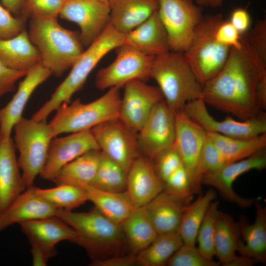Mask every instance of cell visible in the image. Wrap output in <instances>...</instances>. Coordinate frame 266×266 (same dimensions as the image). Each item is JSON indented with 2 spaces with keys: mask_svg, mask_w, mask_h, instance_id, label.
Segmentation results:
<instances>
[{
  "mask_svg": "<svg viewBox=\"0 0 266 266\" xmlns=\"http://www.w3.org/2000/svg\"><path fill=\"white\" fill-rule=\"evenodd\" d=\"M66 0H23V10L31 17L57 19Z\"/></svg>",
  "mask_w": 266,
  "mask_h": 266,
  "instance_id": "obj_43",
  "label": "cell"
},
{
  "mask_svg": "<svg viewBox=\"0 0 266 266\" xmlns=\"http://www.w3.org/2000/svg\"><path fill=\"white\" fill-rule=\"evenodd\" d=\"M52 74L41 62L31 68L19 84L10 101L0 109V137H11L15 124L22 117L24 108L33 93Z\"/></svg>",
  "mask_w": 266,
  "mask_h": 266,
  "instance_id": "obj_20",
  "label": "cell"
},
{
  "mask_svg": "<svg viewBox=\"0 0 266 266\" xmlns=\"http://www.w3.org/2000/svg\"><path fill=\"white\" fill-rule=\"evenodd\" d=\"M24 20L14 17L0 3V39L12 38L25 30Z\"/></svg>",
  "mask_w": 266,
  "mask_h": 266,
  "instance_id": "obj_45",
  "label": "cell"
},
{
  "mask_svg": "<svg viewBox=\"0 0 266 266\" xmlns=\"http://www.w3.org/2000/svg\"><path fill=\"white\" fill-rule=\"evenodd\" d=\"M175 137L173 145L185 168L194 193L199 162L206 132L181 110L175 113Z\"/></svg>",
  "mask_w": 266,
  "mask_h": 266,
  "instance_id": "obj_19",
  "label": "cell"
},
{
  "mask_svg": "<svg viewBox=\"0 0 266 266\" xmlns=\"http://www.w3.org/2000/svg\"><path fill=\"white\" fill-rule=\"evenodd\" d=\"M116 49V59L97 74L96 85L98 89L120 88L132 80L145 81L150 78L155 57L145 55L125 43Z\"/></svg>",
  "mask_w": 266,
  "mask_h": 266,
  "instance_id": "obj_10",
  "label": "cell"
},
{
  "mask_svg": "<svg viewBox=\"0 0 266 266\" xmlns=\"http://www.w3.org/2000/svg\"><path fill=\"white\" fill-rule=\"evenodd\" d=\"M163 190V183L158 176L153 163L140 155L133 163L127 172V188L134 206H144Z\"/></svg>",
  "mask_w": 266,
  "mask_h": 266,
  "instance_id": "obj_22",
  "label": "cell"
},
{
  "mask_svg": "<svg viewBox=\"0 0 266 266\" xmlns=\"http://www.w3.org/2000/svg\"><path fill=\"white\" fill-rule=\"evenodd\" d=\"M120 88L113 87L97 100L83 103L79 99L63 103L48 123L54 137L64 133L90 130L106 121L119 118Z\"/></svg>",
  "mask_w": 266,
  "mask_h": 266,
  "instance_id": "obj_5",
  "label": "cell"
},
{
  "mask_svg": "<svg viewBox=\"0 0 266 266\" xmlns=\"http://www.w3.org/2000/svg\"><path fill=\"white\" fill-rule=\"evenodd\" d=\"M188 0L193 1V0Z\"/></svg>",
  "mask_w": 266,
  "mask_h": 266,
  "instance_id": "obj_55",
  "label": "cell"
},
{
  "mask_svg": "<svg viewBox=\"0 0 266 266\" xmlns=\"http://www.w3.org/2000/svg\"><path fill=\"white\" fill-rule=\"evenodd\" d=\"M127 172L101 151L97 173L90 185L110 192H124L127 188Z\"/></svg>",
  "mask_w": 266,
  "mask_h": 266,
  "instance_id": "obj_36",
  "label": "cell"
},
{
  "mask_svg": "<svg viewBox=\"0 0 266 266\" xmlns=\"http://www.w3.org/2000/svg\"><path fill=\"white\" fill-rule=\"evenodd\" d=\"M150 78L159 85L164 100L175 113L201 98L202 85L186 62L183 53L170 51L155 57Z\"/></svg>",
  "mask_w": 266,
  "mask_h": 266,
  "instance_id": "obj_4",
  "label": "cell"
},
{
  "mask_svg": "<svg viewBox=\"0 0 266 266\" xmlns=\"http://www.w3.org/2000/svg\"><path fill=\"white\" fill-rule=\"evenodd\" d=\"M243 37L266 64V19L258 20Z\"/></svg>",
  "mask_w": 266,
  "mask_h": 266,
  "instance_id": "obj_44",
  "label": "cell"
},
{
  "mask_svg": "<svg viewBox=\"0 0 266 266\" xmlns=\"http://www.w3.org/2000/svg\"><path fill=\"white\" fill-rule=\"evenodd\" d=\"M58 209L40 196L34 185L27 187L0 213V232L15 224L56 216Z\"/></svg>",
  "mask_w": 266,
  "mask_h": 266,
  "instance_id": "obj_21",
  "label": "cell"
},
{
  "mask_svg": "<svg viewBox=\"0 0 266 266\" xmlns=\"http://www.w3.org/2000/svg\"><path fill=\"white\" fill-rule=\"evenodd\" d=\"M266 167L265 149L247 158L227 163L219 169L205 174L201 184L214 187L226 200L241 207L247 208L253 204L257 199L240 197L233 190V184L242 174L251 170H261Z\"/></svg>",
  "mask_w": 266,
  "mask_h": 266,
  "instance_id": "obj_16",
  "label": "cell"
},
{
  "mask_svg": "<svg viewBox=\"0 0 266 266\" xmlns=\"http://www.w3.org/2000/svg\"><path fill=\"white\" fill-rule=\"evenodd\" d=\"M11 137H0V213L27 188Z\"/></svg>",
  "mask_w": 266,
  "mask_h": 266,
  "instance_id": "obj_23",
  "label": "cell"
},
{
  "mask_svg": "<svg viewBox=\"0 0 266 266\" xmlns=\"http://www.w3.org/2000/svg\"><path fill=\"white\" fill-rule=\"evenodd\" d=\"M201 98L190 101L183 110L206 133H214L238 138H249L266 133V114L261 112L255 117L237 121L228 116L222 121L215 120L209 113Z\"/></svg>",
  "mask_w": 266,
  "mask_h": 266,
  "instance_id": "obj_12",
  "label": "cell"
},
{
  "mask_svg": "<svg viewBox=\"0 0 266 266\" xmlns=\"http://www.w3.org/2000/svg\"><path fill=\"white\" fill-rule=\"evenodd\" d=\"M28 35L41 63L56 76L71 67L84 51L79 34L65 29L56 19L32 17Z\"/></svg>",
  "mask_w": 266,
  "mask_h": 266,
  "instance_id": "obj_2",
  "label": "cell"
},
{
  "mask_svg": "<svg viewBox=\"0 0 266 266\" xmlns=\"http://www.w3.org/2000/svg\"><path fill=\"white\" fill-rule=\"evenodd\" d=\"M124 35V43L148 56L156 57L170 51L167 33L158 11Z\"/></svg>",
  "mask_w": 266,
  "mask_h": 266,
  "instance_id": "obj_24",
  "label": "cell"
},
{
  "mask_svg": "<svg viewBox=\"0 0 266 266\" xmlns=\"http://www.w3.org/2000/svg\"><path fill=\"white\" fill-rule=\"evenodd\" d=\"M124 87L119 118L137 133L164 97L159 87L140 80L130 81Z\"/></svg>",
  "mask_w": 266,
  "mask_h": 266,
  "instance_id": "obj_15",
  "label": "cell"
},
{
  "mask_svg": "<svg viewBox=\"0 0 266 266\" xmlns=\"http://www.w3.org/2000/svg\"><path fill=\"white\" fill-rule=\"evenodd\" d=\"M100 0L108 3V0Z\"/></svg>",
  "mask_w": 266,
  "mask_h": 266,
  "instance_id": "obj_54",
  "label": "cell"
},
{
  "mask_svg": "<svg viewBox=\"0 0 266 266\" xmlns=\"http://www.w3.org/2000/svg\"><path fill=\"white\" fill-rule=\"evenodd\" d=\"M56 217L79 234L78 245L83 247L92 258L106 247L116 246L120 239L121 225L112 221L94 207L88 212H74L58 209Z\"/></svg>",
  "mask_w": 266,
  "mask_h": 266,
  "instance_id": "obj_8",
  "label": "cell"
},
{
  "mask_svg": "<svg viewBox=\"0 0 266 266\" xmlns=\"http://www.w3.org/2000/svg\"><path fill=\"white\" fill-rule=\"evenodd\" d=\"M152 162L155 171L163 183L183 165L181 157L173 145L158 154Z\"/></svg>",
  "mask_w": 266,
  "mask_h": 266,
  "instance_id": "obj_42",
  "label": "cell"
},
{
  "mask_svg": "<svg viewBox=\"0 0 266 266\" xmlns=\"http://www.w3.org/2000/svg\"><path fill=\"white\" fill-rule=\"evenodd\" d=\"M31 253L33 266H46L49 259L40 250L35 248H31Z\"/></svg>",
  "mask_w": 266,
  "mask_h": 266,
  "instance_id": "obj_52",
  "label": "cell"
},
{
  "mask_svg": "<svg viewBox=\"0 0 266 266\" xmlns=\"http://www.w3.org/2000/svg\"><path fill=\"white\" fill-rule=\"evenodd\" d=\"M218 201H212L209 206L199 229L196 241L200 251L206 258L213 260L215 256L214 240L215 225L219 210Z\"/></svg>",
  "mask_w": 266,
  "mask_h": 266,
  "instance_id": "obj_39",
  "label": "cell"
},
{
  "mask_svg": "<svg viewBox=\"0 0 266 266\" xmlns=\"http://www.w3.org/2000/svg\"><path fill=\"white\" fill-rule=\"evenodd\" d=\"M240 230L238 224L228 213L219 211L215 225V256L220 264L228 266L237 257Z\"/></svg>",
  "mask_w": 266,
  "mask_h": 266,
  "instance_id": "obj_30",
  "label": "cell"
},
{
  "mask_svg": "<svg viewBox=\"0 0 266 266\" xmlns=\"http://www.w3.org/2000/svg\"><path fill=\"white\" fill-rule=\"evenodd\" d=\"M110 23L125 34L158 11L159 0H108Z\"/></svg>",
  "mask_w": 266,
  "mask_h": 266,
  "instance_id": "obj_25",
  "label": "cell"
},
{
  "mask_svg": "<svg viewBox=\"0 0 266 266\" xmlns=\"http://www.w3.org/2000/svg\"><path fill=\"white\" fill-rule=\"evenodd\" d=\"M27 73L9 67L0 59V98L14 90L17 81Z\"/></svg>",
  "mask_w": 266,
  "mask_h": 266,
  "instance_id": "obj_47",
  "label": "cell"
},
{
  "mask_svg": "<svg viewBox=\"0 0 266 266\" xmlns=\"http://www.w3.org/2000/svg\"><path fill=\"white\" fill-rule=\"evenodd\" d=\"M206 133L227 163L247 158L266 149V133L252 138H238L217 133Z\"/></svg>",
  "mask_w": 266,
  "mask_h": 266,
  "instance_id": "obj_32",
  "label": "cell"
},
{
  "mask_svg": "<svg viewBox=\"0 0 266 266\" xmlns=\"http://www.w3.org/2000/svg\"><path fill=\"white\" fill-rule=\"evenodd\" d=\"M163 191L186 205L191 202L195 194L183 165L164 182Z\"/></svg>",
  "mask_w": 266,
  "mask_h": 266,
  "instance_id": "obj_40",
  "label": "cell"
},
{
  "mask_svg": "<svg viewBox=\"0 0 266 266\" xmlns=\"http://www.w3.org/2000/svg\"><path fill=\"white\" fill-rule=\"evenodd\" d=\"M226 164L220 151L206 135L199 162L194 194L200 192L203 175L219 169Z\"/></svg>",
  "mask_w": 266,
  "mask_h": 266,
  "instance_id": "obj_38",
  "label": "cell"
},
{
  "mask_svg": "<svg viewBox=\"0 0 266 266\" xmlns=\"http://www.w3.org/2000/svg\"><path fill=\"white\" fill-rule=\"evenodd\" d=\"M266 64L242 37L239 48H231L221 70L202 85L201 98L208 104L241 120L258 115L256 92Z\"/></svg>",
  "mask_w": 266,
  "mask_h": 266,
  "instance_id": "obj_1",
  "label": "cell"
},
{
  "mask_svg": "<svg viewBox=\"0 0 266 266\" xmlns=\"http://www.w3.org/2000/svg\"><path fill=\"white\" fill-rule=\"evenodd\" d=\"M217 40L231 48H239L242 45V37L229 20L223 21L215 33Z\"/></svg>",
  "mask_w": 266,
  "mask_h": 266,
  "instance_id": "obj_46",
  "label": "cell"
},
{
  "mask_svg": "<svg viewBox=\"0 0 266 266\" xmlns=\"http://www.w3.org/2000/svg\"><path fill=\"white\" fill-rule=\"evenodd\" d=\"M0 59L9 67L28 72L41 62L39 53L24 30L9 39H0Z\"/></svg>",
  "mask_w": 266,
  "mask_h": 266,
  "instance_id": "obj_28",
  "label": "cell"
},
{
  "mask_svg": "<svg viewBox=\"0 0 266 266\" xmlns=\"http://www.w3.org/2000/svg\"><path fill=\"white\" fill-rule=\"evenodd\" d=\"M85 192L88 201L108 218L121 225L134 209L126 191L113 192L90 185L78 186Z\"/></svg>",
  "mask_w": 266,
  "mask_h": 266,
  "instance_id": "obj_29",
  "label": "cell"
},
{
  "mask_svg": "<svg viewBox=\"0 0 266 266\" xmlns=\"http://www.w3.org/2000/svg\"><path fill=\"white\" fill-rule=\"evenodd\" d=\"M256 99L260 110L264 111L266 109V74L259 81L256 89Z\"/></svg>",
  "mask_w": 266,
  "mask_h": 266,
  "instance_id": "obj_50",
  "label": "cell"
},
{
  "mask_svg": "<svg viewBox=\"0 0 266 266\" xmlns=\"http://www.w3.org/2000/svg\"><path fill=\"white\" fill-rule=\"evenodd\" d=\"M35 190L40 196L59 209L73 210L88 201L84 191L73 185L61 184L48 189L35 187Z\"/></svg>",
  "mask_w": 266,
  "mask_h": 266,
  "instance_id": "obj_37",
  "label": "cell"
},
{
  "mask_svg": "<svg viewBox=\"0 0 266 266\" xmlns=\"http://www.w3.org/2000/svg\"><path fill=\"white\" fill-rule=\"evenodd\" d=\"M216 196V192L210 189L186 205L178 231L184 243L195 244L200 227L209 206Z\"/></svg>",
  "mask_w": 266,
  "mask_h": 266,
  "instance_id": "obj_34",
  "label": "cell"
},
{
  "mask_svg": "<svg viewBox=\"0 0 266 266\" xmlns=\"http://www.w3.org/2000/svg\"><path fill=\"white\" fill-rule=\"evenodd\" d=\"M144 206L159 234L178 232L186 205L163 191Z\"/></svg>",
  "mask_w": 266,
  "mask_h": 266,
  "instance_id": "obj_27",
  "label": "cell"
},
{
  "mask_svg": "<svg viewBox=\"0 0 266 266\" xmlns=\"http://www.w3.org/2000/svg\"><path fill=\"white\" fill-rule=\"evenodd\" d=\"M93 266H139L136 255L117 256L92 261Z\"/></svg>",
  "mask_w": 266,
  "mask_h": 266,
  "instance_id": "obj_48",
  "label": "cell"
},
{
  "mask_svg": "<svg viewBox=\"0 0 266 266\" xmlns=\"http://www.w3.org/2000/svg\"><path fill=\"white\" fill-rule=\"evenodd\" d=\"M183 243L178 232L158 234L147 247L137 253L139 266H161L166 265Z\"/></svg>",
  "mask_w": 266,
  "mask_h": 266,
  "instance_id": "obj_35",
  "label": "cell"
},
{
  "mask_svg": "<svg viewBox=\"0 0 266 266\" xmlns=\"http://www.w3.org/2000/svg\"><path fill=\"white\" fill-rule=\"evenodd\" d=\"M59 16L79 26L80 40L86 47L90 45L110 23L109 5L100 0H66Z\"/></svg>",
  "mask_w": 266,
  "mask_h": 266,
  "instance_id": "obj_14",
  "label": "cell"
},
{
  "mask_svg": "<svg viewBox=\"0 0 266 266\" xmlns=\"http://www.w3.org/2000/svg\"><path fill=\"white\" fill-rule=\"evenodd\" d=\"M98 149L91 129L71 133L66 136L54 137L39 175L44 180L53 182L65 165L89 151Z\"/></svg>",
  "mask_w": 266,
  "mask_h": 266,
  "instance_id": "obj_17",
  "label": "cell"
},
{
  "mask_svg": "<svg viewBox=\"0 0 266 266\" xmlns=\"http://www.w3.org/2000/svg\"><path fill=\"white\" fill-rule=\"evenodd\" d=\"M220 264L206 258L195 245L184 243L166 264L168 266H218Z\"/></svg>",
  "mask_w": 266,
  "mask_h": 266,
  "instance_id": "obj_41",
  "label": "cell"
},
{
  "mask_svg": "<svg viewBox=\"0 0 266 266\" xmlns=\"http://www.w3.org/2000/svg\"><path fill=\"white\" fill-rule=\"evenodd\" d=\"M14 141L19 153L18 163L27 188L34 185L45 164L54 138L46 120L22 117L14 125Z\"/></svg>",
  "mask_w": 266,
  "mask_h": 266,
  "instance_id": "obj_7",
  "label": "cell"
},
{
  "mask_svg": "<svg viewBox=\"0 0 266 266\" xmlns=\"http://www.w3.org/2000/svg\"><path fill=\"white\" fill-rule=\"evenodd\" d=\"M32 247L42 251L49 259L57 254L56 245L69 241L78 244L80 236L70 226L56 216L24 222L19 224Z\"/></svg>",
  "mask_w": 266,
  "mask_h": 266,
  "instance_id": "obj_18",
  "label": "cell"
},
{
  "mask_svg": "<svg viewBox=\"0 0 266 266\" xmlns=\"http://www.w3.org/2000/svg\"><path fill=\"white\" fill-rule=\"evenodd\" d=\"M121 227L132 249L137 253L147 247L158 235L144 206L134 208Z\"/></svg>",
  "mask_w": 266,
  "mask_h": 266,
  "instance_id": "obj_33",
  "label": "cell"
},
{
  "mask_svg": "<svg viewBox=\"0 0 266 266\" xmlns=\"http://www.w3.org/2000/svg\"><path fill=\"white\" fill-rule=\"evenodd\" d=\"M124 42V34L109 23L100 35L84 51L71 67L66 78L32 118L38 121L46 120L48 116L63 103H70L72 96L83 87L89 75L100 61Z\"/></svg>",
  "mask_w": 266,
  "mask_h": 266,
  "instance_id": "obj_3",
  "label": "cell"
},
{
  "mask_svg": "<svg viewBox=\"0 0 266 266\" xmlns=\"http://www.w3.org/2000/svg\"><path fill=\"white\" fill-rule=\"evenodd\" d=\"M1 1L4 7L15 15L23 10V0H1Z\"/></svg>",
  "mask_w": 266,
  "mask_h": 266,
  "instance_id": "obj_51",
  "label": "cell"
},
{
  "mask_svg": "<svg viewBox=\"0 0 266 266\" xmlns=\"http://www.w3.org/2000/svg\"><path fill=\"white\" fill-rule=\"evenodd\" d=\"M100 155L101 151L98 149L79 156L62 167L53 182L77 186L90 185L96 175Z\"/></svg>",
  "mask_w": 266,
  "mask_h": 266,
  "instance_id": "obj_31",
  "label": "cell"
},
{
  "mask_svg": "<svg viewBox=\"0 0 266 266\" xmlns=\"http://www.w3.org/2000/svg\"><path fill=\"white\" fill-rule=\"evenodd\" d=\"M175 137V113L163 99L156 105L137 133L140 153L152 161L160 153L173 145Z\"/></svg>",
  "mask_w": 266,
  "mask_h": 266,
  "instance_id": "obj_13",
  "label": "cell"
},
{
  "mask_svg": "<svg viewBox=\"0 0 266 266\" xmlns=\"http://www.w3.org/2000/svg\"><path fill=\"white\" fill-rule=\"evenodd\" d=\"M195 1L196 4L201 7L216 8L221 6L223 3V0H195Z\"/></svg>",
  "mask_w": 266,
  "mask_h": 266,
  "instance_id": "obj_53",
  "label": "cell"
},
{
  "mask_svg": "<svg viewBox=\"0 0 266 266\" xmlns=\"http://www.w3.org/2000/svg\"><path fill=\"white\" fill-rule=\"evenodd\" d=\"M256 216L253 223L244 217L238 223L240 239L237 252L240 255L254 260L257 263L266 261V208L256 201Z\"/></svg>",
  "mask_w": 266,
  "mask_h": 266,
  "instance_id": "obj_26",
  "label": "cell"
},
{
  "mask_svg": "<svg viewBox=\"0 0 266 266\" xmlns=\"http://www.w3.org/2000/svg\"><path fill=\"white\" fill-rule=\"evenodd\" d=\"M229 21L241 35L249 30L251 22L248 12L243 8L233 10Z\"/></svg>",
  "mask_w": 266,
  "mask_h": 266,
  "instance_id": "obj_49",
  "label": "cell"
},
{
  "mask_svg": "<svg viewBox=\"0 0 266 266\" xmlns=\"http://www.w3.org/2000/svg\"><path fill=\"white\" fill-rule=\"evenodd\" d=\"M223 20L220 14L203 16L195 28L187 49L183 52L186 62L202 85L221 70L231 49L219 42L215 36Z\"/></svg>",
  "mask_w": 266,
  "mask_h": 266,
  "instance_id": "obj_6",
  "label": "cell"
},
{
  "mask_svg": "<svg viewBox=\"0 0 266 266\" xmlns=\"http://www.w3.org/2000/svg\"><path fill=\"white\" fill-rule=\"evenodd\" d=\"M202 7L188 0H159L158 13L167 32L170 51L184 52L202 17Z\"/></svg>",
  "mask_w": 266,
  "mask_h": 266,
  "instance_id": "obj_9",
  "label": "cell"
},
{
  "mask_svg": "<svg viewBox=\"0 0 266 266\" xmlns=\"http://www.w3.org/2000/svg\"><path fill=\"white\" fill-rule=\"evenodd\" d=\"M100 150L128 172L139 156L137 132L119 118L111 119L91 129Z\"/></svg>",
  "mask_w": 266,
  "mask_h": 266,
  "instance_id": "obj_11",
  "label": "cell"
}]
</instances>
